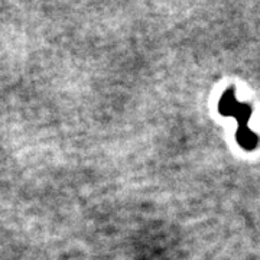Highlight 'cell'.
I'll list each match as a JSON object with an SVG mask.
<instances>
[{"instance_id": "6da1fadb", "label": "cell", "mask_w": 260, "mask_h": 260, "mask_svg": "<svg viewBox=\"0 0 260 260\" xmlns=\"http://www.w3.org/2000/svg\"><path fill=\"white\" fill-rule=\"evenodd\" d=\"M239 106V102L236 100V95H234V91L233 90H227L225 93L223 94L221 100L218 103V110L223 116H233L236 109Z\"/></svg>"}, {"instance_id": "7a4b0ae2", "label": "cell", "mask_w": 260, "mask_h": 260, "mask_svg": "<svg viewBox=\"0 0 260 260\" xmlns=\"http://www.w3.org/2000/svg\"><path fill=\"white\" fill-rule=\"evenodd\" d=\"M237 142L240 143V146L246 149H253L254 145H256V135L251 132V130L246 127H239V132H237Z\"/></svg>"}]
</instances>
